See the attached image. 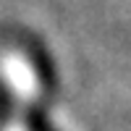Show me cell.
<instances>
[{"label":"cell","mask_w":131,"mask_h":131,"mask_svg":"<svg viewBox=\"0 0 131 131\" xmlns=\"http://www.w3.org/2000/svg\"><path fill=\"white\" fill-rule=\"evenodd\" d=\"M26 55L31 60V68H34L39 84L45 86V89H52L55 86V68H52V60L47 55V50L39 45V42H29L26 45Z\"/></svg>","instance_id":"cell-1"},{"label":"cell","mask_w":131,"mask_h":131,"mask_svg":"<svg viewBox=\"0 0 131 131\" xmlns=\"http://www.w3.org/2000/svg\"><path fill=\"white\" fill-rule=\"evenodd\" d=\"M29 131H52V128H50V123H47L37 110H31V113H29Z\"/></svg>","instance_id":"cell-2"}]
</instances>
